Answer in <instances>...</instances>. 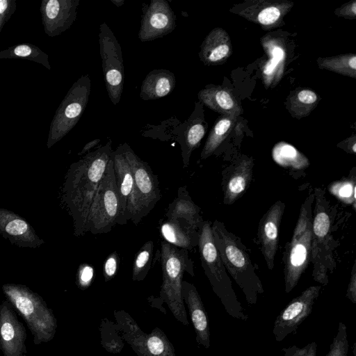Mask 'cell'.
<instances>
[{
    "mask_svg": "<svg viewBox=\"0 0 356 356\" xmlns=\"http://www.w3.org/2000/svg\"><path fill=\"white\" fill-rule=\"evenodd\" d=\"M111 139L95 151L89 152L70 168L66 184V200L74 222L76 236L86 232L90 208L112 156Z\"/></svg>",
    "mask_w": 356,
    "mask_h": 356,
    "instance_id": "6da1fadb",
    "label": "cell"
},
{
    "mask_svg": "<svg viewBox=\"0 0 356 356\" xmlns=\"http://www.w3.org/2000/svg\"><path fill=\"white\" fill-rule=\"evenodd\" d=\"M213 237L222 262L243 291L250 306L257 303V296L264 292L246 247L241 239L216 220L211 225Z\"/></svg>",
    "mask_w": 356,
    "mask_h": 356,
    "instance_id": "7a4b0ae2",
    "label": "cell"
},
{
    "mask_svg": "<svg viewBox=\"0 0 356 356\" xmlns=\"http://www.w3.org/2000/svg\"><path fill=\"white\" fill-rule=\"evenodd\" d=\"M160 261L162 268V285L159 297L152 302V307L165 302L174 317L185 325L188 321L182 296V278L186 272L194 276L193 261L187 250L179 248L163 241L161 243Z\"/></svg>",
    "mask_w": 356,
    "mask_h": 356,
    "instance_id": "3957f363",
    "label": "cell"
},
{
    "mask_svg": "<svg viewBox=\"0 0 356 356\" xmlns=\"http://www.w3.org/2000/svg\"><path fill=\"white\" fill-rule=\"evenodd\" d=\"M197 246L204 273L226 312L234 318L248 320L216 247L209 221L203 220L199 227Z\"/></svg>",
    "mask_w": 356,
    "mask_h": 356,
    "instance_id": "277c9868",
    "label": "cell"
},
{
    "mask_svg": "<svg viewBox=\"0 0 356 356\" xmlns=\"http://www.w3.org/2000/svg\"><path fill=\"white\" fill-rule=\"evenodd\" d=\"M2 289L8 300L24 319L33 343L40 345L51 341L56 335L57 320L42 298L22 285L4 284Z\"/></svg>",
    "mask_w": 356,
    "mask_h": 356,
    "instance_id": "5b68a950",
    "label": "cell"
},
{
    "mask_svg": "<svg viewBox=\"0 0 356 356\" xmlns=\"http://www.w3.org/2000/svg\"><path fill=\"white\" fill-rule=\"evenodd\" d=\"M314 193L310 192L300 207L292 238L286 247L283 260L286 293L296 286L311 259Z\"/></svg>",
    "mask_w": 356,
    "mask_h": 356,
    "instance_id": "8992f818",
    "label": "cell"
},
{
    "mask_svg": "<svg viewBox=\"0 0 356 356\" xmlns=\"http://www.w3.org/2000/svg\"><path fill=\"white\" fill-rule=\"evenodd\" d=\"M311 261L314 265L312 277L323 286L328 284V273H332L336 263L334 258V240L331 234V220L328 202L324 191L316 188L314 191Z\"/></svg>",
    "mask_w": 356,
    "mask_h": 356,
    "instance_id": "52a82bcc",
    "label": "cell"
},
{
    "mask_svg": "<svg viewBox=\"0 0 356 356\" xmlns=\"http://www.w3.org/2000/svg\"><path fill=\"white\" fill-rule=\"evenodd\" d=\"M119 147L131 167L134 177L132 191L127 204V220L136 225L161 199L159 183L148 163L140 159L127 143Z\"/></svg>",
    "mask_w": 356,
    "mask_h": 356,
    "instance_id": "ba28073f",
    "label": "cell"
},
{
    "mask_svg": "<svg viewBox=\"0 0 356 356\" xmlns=\"http://www.w3.org/2000/svg\"><path fill=\"white\" fill-rule=\"evenodd\" d=\"M117 224L122 225L112 154L90 208L86 232L105 234Z\"/></svg>",
    "mask_w": 356,
    "mask_h": 356,
    "instance_id": "9c48e42d",
    "label": "cell"
},
{
    "mask_svg": "<svg viewBox=\"0 0 356 356\" xmlns=\"http://www.w3.org/2000/svg\"><path fill=\"white\" fill-rule=\"evenodd\" d=\"M91 90L88 74L73 83L64 97L50 127L48 146L63 138L76 124L85 111Z\"/></svg>",
    "mask_w": 356,
    "mask_h": 356,
    "instance_id": "30bf717a",
    "label": "cell"
},
{
    "mask_svg": "<svg viewBox=\"0 0 356 356\" xmlns=\"http://www.w3.org/2000/svg\"><path fill=\"white\" fill-rule=\"evenodd\" d=\"M114 314L122 338L138 356H176L172 343L161 329L156 327L146 334L125 312L115 311Z\"/></svg>",
    "mask_w": 356,
    "mask_h": 356,
    "instance_id": "8fae6325",
    "label": "cell"
},
{
    "mask_svg": "<svg viewBox=\"0 0 356 356\" xmlns=\"http://www.w3.org/2000/svg\"><path fill=\"white\" fill-rule=\"evenodd\" d=\"M99 43L106 90L113 104L117 105L123 91L124 68L121 47L105 22L99 26Z\"/></svg>",
    "mask_w": 356,
    "mask_h": 356,
    "instance_id": "7c38bea8",
    "label": "cell"
},
{
    "mask_svg": "<svg viewBox=\"0 0 356 356\" xmlns=\"http://www.w3.org/2000/svg\"><path fill=\"white\" fill-rule=\"evenodd\" d=\"M321 288V286L308 287L280 312L273 328V333L277 341H282L289 334L296 333L299 325L312 313Z\"/></svg>",
    "mask_w": 356,
    "mask_h": 356,
    "instance_id": "4fadbf2b",
    "label": "cell"
},
{
    "mask_svg": "<svg viewBox=\"0 0 356 356\" xmlns=\"http://www.w3.org/2000/svg\"><path fill=\"white\" fill-rule=\"evenodd\" d=\"M138 38L141 42L162 38L176 28V15L165 0H152L144 3Z\"/></svg>",
    "mask_w": 356,
    "mask_h": 356,
    "instance_id": "5bb4252c",
    "label": "cell"
},
{
    "mask_svg": "<svg viewBox=\"0 0 356 356\" xmlns=\"http://www.w3.org/2000/svg\"><path fill=\"white\" fill-rule=\"evenodd\" d=\"M26 332L10 302L0 304V349L3 356H26Z\"/></svg>",
    "mask_w": 356,
    "mask_h": 356,
    "instance_id": "9a60e30c",
    "label": "cell"
},
{
    "mask_svg": "<svg viewBox=\"0 0 356 356\" xmlns=\"http://www.w3.org/2000/svg\"><path fill=\"white\" fill-rule=\"evenodd\" d=\"M285 208L281 200L275 202L260 220L258 237L261 243V250L269 270L274 267L275 256L278 243L280 226Z\"/></svg>",
    "mask_w": 356,
    "mask_h": 356,
    "instance_id": "2e32d148",
    "label": "cell"
},
{
    "mask_svg": "<svg viewBox=\"0 0 356 356\" xmlns=\"http://www.w3.org/2000/svg\"><path fill=\"white\" fill-rule=\"evenodd\" d=\"M79 0L42 1L41 13L46 33L56 36L68 29L76 18Z\"/></svg>",
    "mask_w": 356,
    "mask_h": 356,
    "instance_id": "e0dca14e",
    "label": "cell"
},
{
    "mask_svg": "<svg viewBox=\"0 0 356 356\" xmlns=\"http://www.w3.org/2000/svg\"><path fill=\"white\" fill-rule=\"evenodd\" d=\"M184 302L188 309L195 334L196 341L205 348L210 346V330L206 310L196 287L191 283L182 281Z\"/></svg>",
    "mask_w": 356,
    "mask_h": 356,
    "instance_id": "ac0fdd59",
    "label": "cell"
},
{
    "mask_svg": "<svg viewBox=\"0 0 356 356\" xmlns=\"http://www.w3.org/2000/svg\"><path fill=\"white\" fill-rule=\"evenodd\" d=\"M159 229L164 241L179 248L188 251L198 244L199 229L184 219H166L161 222Z\"/></svg>",
    "mask_w": 356,
    "mask_h": 356,
    "instance_id": "d6986e66",
    "label": "cell"
},
{
    "mask_svg": "<svg viewBox=\"0 0 356 356\" xmlns=\"http://www.w3.org/2000/svg\"><path fill=\"white\" fill-rule=\"evenodd\" d=\"M204 122L202 116L197 115L196 105L193 113L184 123L181 124L184 129L181 132H176L175 140L181 147L184 168L188 165L192 152L199 147L205 135L207 128Z\"/></svg>",
    "mask_w": 356,
    "mask_h": 356,
    "instance_id": "ffe728a7",
    "label": "cell"
},
{
    "mask_svg": "<svg viewBox=\"0 0 356 356\" xmlns=\"http://www.w3.org/2000/svg\"><path fill=\"white\" fill-rule=\"evenodd\" d=\"M253 161L244 158L234 165L224 180L223 202L231 204L236 202L249 187L252 177Z\"/></svg>",
    "mask_w": 356,
    "mask_h": 356,
    "instance_id": "44dd1931",
    "label": "cell"
},
{
    "mask_svg": "<svg viewBox=\"0 0 356 356\" xmlns=\"http://www.w3.org/2000/svg\"><path fill=\"white\" fill-rule=\"evenodd\" d=\"M176 86L175 74L167 70H153L142 82L140 96L143 100H154L170 94Z\"/></svg>",
    "mask_w": 356,
    "mask_h": 356,
    "instance_id": "7402d4cb",
    "label": "cell"
},
{
    "mask_svg": "<svg viewBox=\"0 0 356 356\" xmlns=\"http://www.w3.org/2000/svg\"><path fill=\"white\" fill-rule=\"evenodd\" d=\"M113 159L121 206L122 225H123L127 223V204L132 191L134 177L131 167L119 146L113 152Z\"/></svg>",
    "mask_w": 356,
    "mask_h": 356,
    "instance_id": "603a6c76",
    "label": "cell"
},
{
    "mask_svg": "<svg viewBox=\"0 0 356 356\" xmlns=\"http://www.w3.org/2000/svg\"><path fill=\"white\" fill-rule=\"evenodd\" d=\"M200 211V208L193 201L186 188L181 186L177 191V197L169 204L165 216L167 219H184L199 229L203 221Z\"/></svg>",
    "mask_w": 356,
    "mask_h": 356,
    "instance_id": "cb8c5ba5",
    "label": "cell"
},
{
    "mask_svg": "<svg viewBox=\"0 0 356 356\" xmlns=\"http://www.w3.org/2000/svg\"><path fill=\"white\" fill-rule=\"evenodd\" d=\"M230 51L225 32L220 29L211 31L201 45L199 56L206 65L216 64L228 56Z\"/></svg>",
    "mask_w": 356,
    "mask_h": 356,
    "instance_id": "d4e9b609",
    "label": "cell"
},
{
    "mask_svg": "<svg viewBox=\"0 0 356 356\" xmlns=\"http://www.w3.org/2000/svg\"><path fill=\"white\" fill-rule=\"evenodd\" d=\"M197 97L200 102L216 111L230 115L238 113L235 99L224 89L208 86L199 92Z\"/></svg>",
    "mask_w": 356,
    "mask_h": 356,
    "instance_id": "484cf974",
    "label": "cell"
},
{
    "mask_svg": "<svg viewBox=\"0 0 356 356\" xmlns=\"http://www.w3.org/2000/svg\"><path fill=\"white\" fill-rule=\"evenodd\" d=\"M273 159L283 167L294 169L305 168L309 161L294 147L286 143L277 144L273 150Z\"/></svg>",
    "mask_w": 356,
    "mask_h": 356,
    "instance_id": "4316f807",
    "label": "cell"
},
{
    "mask_svg": "<svg viewBox=\"0 0 356 356\" xmlns=\"http://www.w3.org/2000/svg\"><path fill=\"white\" fill-rule=\"evenodd\" d=\"M25 58L40 63L48 69L51 68L48 56L37 47L30 44H22L5 49L0 52V58Z\"/></svg>",
    "mask_w": 356,
    "mask_h": 356,
    "instance_id": "83f0119b",
    "label": "cell"
},
{
    "mask_svg": "<svg viewBox=\"0 0 356 356\" xmlns=\"http://www.w3.org/2000/svg\"><path fill=\"white\" fill-rule=\"evenodd\" d=\"M154 242H145L136 252L132 266V280L143 281L151 268L153 259Z\"/></svg>",
    "mask_w": 356,
    "mask_h": 356,
    "instance_id": "f1b7e54d",
    "label": "cell"
},
{
    "mask_svg": "<svg viewBox=\"0 0 356 356\" xmlns=\"http://www.w3.org/2000/svg\"><path fill=\"white\" fill-rule=\"evenodd\" d=\"M232 125V121L229 118L219 120L212 128L206 143L201 152L202 159H206L214 153L216 149L225 138Z\"/></svg>",
    "mask_w": 356,
    "mask_h": 356,
    "instance_id": "f546056e",
    "label": "cell"
},
{
    "mask_svg": "<svg viewBox=\"0 0 356 356\" xmlns=\"http://www.w3.org/2000/svg\"><path fill=\"white\" fill-rule=\"evenodd\" d=\"M329 190L332 195L341 201L353 204L354 209H355L356 184L355 177L352 179L346 178L333 182L329 186Z\"/></svg>",
    "mask_w": 356,
    "mask_h": 356,
    "instance_id": "4dcf8cb0",
    "label": "cell"
},
{
    "mask_svg": "<svg viewBox=\"0 0 356 356\" xmlns=\"http://www.w3.org/2000/svg\"><path fill=\"white\" fill-rule=\"evenodd\" d=\"M321 63L323 67L344 74L351 75V74H353V76H355V55H346L325 58Z\"/></svg>",
    "mask_w": 356,
    "mask_h": 356,
    "instance_id": "1f68e13d",
    "label": "cell"
},
{
    "mask_svg": "<svg viewBox=\"0 0 356 356\" xmlns=\"http://www.w3.org/2000/svg\"><path fill=\"white\" fill-rule=\"evenodd\" d=\"M348 341L346 325L340 322L337 332L334 337L330 350L325 356H348Z\"/></svg>",
    "mask_w": 356,
    "mask_h": 356,
    "instance_id": "d6a6232c",
    "label": "cell"
},
{
    "mask_svg": "<svg viewBox=\"0 0 356 356\" xmlns=\"http://www.w3.org/2000/svg\"><path fill=\"white\" fill-rule=\"evenodd\" d=\"M3 229L7 235L13 237L27 236L30 232L29 225L24 220L18 218L10 219Z\"/></svg>",
    "mask_w": 356,
    "mask_h": 356,
    "instance_id": "836d02e7",
    "label": "cell"
},
{
    "mask_svg": "<svg viewBox=\"0 0 356 356\" xmlns=\"http://www.w3.org/2000/svg\"><path fill=\"white\" fill-rule=\"evenodd\" d=\"M282 352L283 356H316L317 344L313 341L301 348L293 345L289 348H282Z\"/></svg>",
    "mask_w": 356,
    "mask_h": 356,
    "instance_id": "e575fe53",
    "label": "cell"
},
{
    "mask_svg": "<svg viewBox=\"0 0 356 356\" xmlns=\"http://www.w3.org/2000/svg\"><path fill=\"white\" fill-rule=\"evenodd\" d=\"M281 15L280 10L274 6L265 7L257 15V21L263 25L274 24Z\"/></svg>",
    "mask_w": 356,
    "mask_h": 356,
    "instance_id": "d590c367",
    "label": "cell"
},
{
    "mask_svg": "<svg viewBox=\"0 0 356 356\" xmlns=\"http://www.w3.org/2000/svg\"><path fill=\"white\" fill-rule=\"evenodd\" d=\"M119 256L116 252L110 254L106 259L103 266V275L105 282L113 279L118 270Z\"/></svg>",
    "mask_w": 356,
    "mask_h": 356,
    "instance_id": "8d00e7d4",
    "label": "cell"
},
{
    "mask_svg": "<svg viewBox=\"0 0 356 356\" xmlns=\"http://www.w3.org/2000/svg\"><path fill=\"white\" fill-rule=\"evenodd\" d=\"M94 270L92 266L88 264H83L79 266L77 273V284L79 288L85 289L88 288L93 279Z\"/></svg>",
    "mask_w": 356,
    "mask_h": 356,
    "instance_id": "74e56055",
    "label": "cell"
},
{
    "mask_svg": "<svg viewBox=\"0 0 356 356\" xmlns=\"http://www.w3.org/2000/svg\"><path fill=\"white\" fill-rule=\"evenodd\" d=\"M284 53L282 49L279 47H274L272 51V57L266 65L264 73L270 75L277 67V65L284 58Z\"/></svg>",
    "mask_w": 356,
    "mask_h": 356,
    "instance_id": "f35d334b",
    "label": "cell"
},
{
    "mask_svg": "<svg viewBox=\"0 0 356 356\" xmlns=\"http://www.w3.org/2000/svg\"><path fill=\"white\" fill-rule=\"evenodd\" d=\"M16 8L15 1L0 0V31Z\"/></svg>",
    "mask_w": 356,
    "mask_h": 356,
    "instance_id": "ab89813d",
    "label": "cell"
},
{
    "mask_svg": "<svg viewBox=\"0 0 356 356\" xmlns=\"http://www.w3.org/2000/svg\"><path fill=\"white\" fill-rule=\"evenodd\" d=\"M296 100L298 105L302 104L305 106H311L316 102L317 95L312 90L305 89L297 94Z\"/></svg>",
    "mask_w": 356,
    "mask_h": 356,
    "instance_id": "60d3db41",
    "label": "cell"
},
{
    "mask_svg": "<svg viewBox=\"0 0 356 356\" xmlns=\"http://www.w3.org/2000/svg\"><path fill=\"white\" fill-rule=\"evenodd\" d=\"M346 298L353 304H356V264L355 261L353 264L350 274V279L348 286Z\"/></svg>",
    "mask_w": 356,
    "mask_h": 356,
    "instance_id": "b9f144b4",
    "label": "cell"
},
{
    "mask_svg": "<svg viewBox=\"0 0 356 356\" xmlns=\"http://www.w3.org/2000/svg\"><path fill=\"white\" fill-rule=\"evenodd\" d=\"M101 140L99 138L94 139L89 143H86L85 146L83 147L81 151L78 154L79 155H83L84 154H86L88 152H89L90 149H92L93 147L97 146Z\"/></svg>",
    "mask_w": 356,
    "mask_h": 356,
    "instance_id": "7bdbcfd3",
    "label": "cell"
},
{
    "mask_svg": "<svg viewBox=\"0 0 356 356\" xmlns=\"http://www.w3.org/2000/svg\"><path fill=\"white\" fill-rule=\"evenodd\" d=\"M111 1L117 7H120L124 3V0H111Z\"/></svg>",
    "mask_w": 356,
    "mask_h": 356,
    "instance_id": "ee69618b",
    "label": "cell"
},
{
    "mask_svg": "<svg viewBox=\"0 0 356 356\" xmlns=\"http://www.w3.org/2000/svg\"><path fill=\"white\" fill-rule=\"evenodd\" d=\"M356 343L355 342L353 346V356H356L355 352H356Z\"/></svg>",
    "mask_w": 356,
    "mask_h": 356,
    "instance_id": "f6af8a7d",
    "label": "cell"
}]
</instances>
